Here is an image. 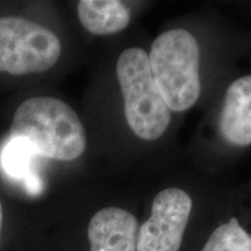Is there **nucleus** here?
Returning a JSON list of instances; mask_svg holds the SVG:
<instances>
[{"label":"nucleus","instance_id":"nucleus-1","mask_svg":"<svg viewBox=\"0 0 251 251\" xmlns=\"http://www.w3.org/2000/svg\"><path fill=\"white\" fill-rule=\"evenodd\" d=\"M9 137L25 139L37 155L75 161L86 149V133L77 113L51 97H34L14 113Z\"/></svg>","mask_w":251,"mask_h":251},{"label":"nucleus","instance_id":"nucleus-2","mask_svg":"<svg viewBox=\"0 0 251 251\" xmlns=\"http://www.w3.org/2000/svg\"><path fill=\"white\" fill-rule=\"evenodd\" d=\"M151 74L170 111L191 108L201 92L198 41L190 31L171 29L153 41L149 55Z\"/></svg>","mask_w":251,"mask_h":251},{"label":"nucleus","instance_id":"nucleus-3","mask_svg":"<svg viewBox=\"0 0 251 251\" xmlns=\"http://www.w3.org/2000/svg\"><path fill=\"white\" fill-rule=\"evenodd\" d=\"M117 75L130 129L142 140L159 139L170 125L171 111L152 77L149 55L141 48L124 50Z\"/></svg>","mask_w":251,"mask_h":251},{"label":"nucleus","instance_id":"nucleus-4","mask_svg":"<svg viewBox=\"0 0 251 251\" xmlns=\"http://www.w3.org/2000/svg\"><path fill=\"white\" fill-rule=\"evenodd\" d=\"M62 46L48 28L19 17L0 18V72L14 76L49 70Z\"/></svg>","mask_w":251,"mask_h":251},{"label":"nucleus","instance_id":"nucleus-5","mask_svg":"<svg viewBox=\"0 0 251 251\" xmlns=\"http://www.w3.org/2000/svg\"><path fill=\"white\" fill-rule=\"evenodd\" d=\"M192 211L191 197L180 188H166L155 197L151 215L139 228L136 251H179Z\"/></svg>","mask_w":251,"mask_h":251},{"label":"nucleus","instance_id":"nucleus-6","mask_svg":"<svg viewBox=\"0 0 251 251\" xmlns=\"http://www.w3.org/2000/svg\"><path fill=\"white\" fill-rule=\"evenodd\" d=\"M139 228L136 218L126 209H100L87 228L91 251H136Z\"/></svg>","mask_w":251,"mask_h":251},{"label":"nucleus","instance_id":"nucleus-7","mask_svg":"<svg viewBox=\"0 0 251 251\" xmlns=\"http://www.w3.org/2000/svg\"><path fill=\"white\" fill-rule=\"evenodd\" d=\"M219 127L222 139L231 146L251 144V76L238 78L229 85Z\"/></svg>","mask_w":251,"mask_h":251},{"label":"nucleus","instance_id":"nucleus-8","mask_svg":"<svg viewBox=\"0 0 251 251\" xmlns=\"http://www.w3.org/2000/svg\"><path fill=\"white\" fill-rule=\"evenodd\" d=\"M77 13L81 25L93 35H111L129 25L130 12L119 0H80Z\"/></svg>","mask_w":251,"mask_h":251},{"label":"nucleus","instance_id":"nucleus-9","mask_svg":"<svg viewBox=\"0 0 251 251\" xmlns=\"http://www.w3.org/2000/svg\"><path fill=\"white\" fill-rule=\"evenodd\" d=\"M37 155L25 139L9 137L0 150V165L8 177L20 179L30 192L37 193L42 187L39 176L31 170V162Z\"/></svg>","mask_w":251,"mask_h":251},{"label":"nucleus","instance_id":"nucleus-10","mask_svg":"<svg viewBox=\"0 0 251 251\" xmlns=\"http://www.w3.org/2000/svg\"><path fill=\"white\" fill-rule=\"evenodd\" d=\"M201 251H251V236L231 218L213 231Z\"/></svg>","mask_w":251,"mask_h":251},{"label":"nucleus","instance_id":"nucleus-11","mask_svg":"<svg viewBox=\"0 0 251 251\" xmlns=\"http://www.w3.org/2000/svg\"><path fill=\"white\" fill-rule=\"evenodd\" d=\"M1 225H2V206H1V201H0V231H1Z\"/></svg>","mask_w":251,"mask_h":251}]
</instances>
